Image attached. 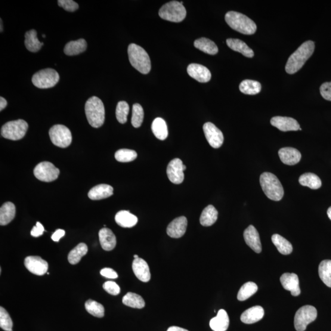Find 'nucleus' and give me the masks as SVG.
Instances as JSON below:
<instances>
[{
  "label": "nucleus",
  "instance_id": "obj_1",
  "mask_svg": "<svg viewBox=\"0 0 331 331\" xmlns=\"http://www.w3.org/2000/svg\"><path fill=\"white\" fill-rule=\"evenodd\" d=\"M314 42L307 41L303 43L288 60L285 67L286 73L293 74L298 72L314 54Z\"/></svg>",
  "mask_w": 331,
  "mask_h": 331
},
{
  "label": "nucleus",
  "instance_id": "obj_2",
  "mask_svg": "<svg viewBox=\"0 0 331 331\" xmlns=\"http://www.w3.org/2000/svg\"><path fill=\"white\" fill-rule=\"evenodd\" d=\"M225 20L231 29L244 35H253L257 29L254 21L240 12H228L225 15Z\"/></svg>",
  "mask_w": 331,
  "mask_h": 331
},
{
  "label": "nucleus",
  "instance_id": "obj_3",
  "mask_svg": "<svg viewBox=\"0 0 331 331\" xmlns=\"http://www.w3.org/2000/svg\"><path fill=\"white\" fill-rule=\"evenodd\" d=\"M85 112L89 124L98 128L104 124L105 109L103 101L97 97H92L86 102Z\"/></svg>",
  "mask_w": 331,
  "mask_h": 331
},
{
  "label": "nucleus",
  "instance_id": "obj_4",
  "mask_svg": "<svg viewBox=\"0 0 331 331\" xmlns=\"http://www.w3.org/2000/svg\"><path fill=\"white\" fill-rule=\"evenodd\" d=\"M259 181L262 191L269 200L278 201L283 198V188L276 175L270 172H264Z\"/></svg>",
  "mask_w": 331,
  "mask_h": 331
},
{
  "label": "nucleus",
  "instance_id": "obj_5",
  "mask_svg": "<svg viewBox=\"0 0 331 331\" xmlns=\"http://www.w3.org/2000/svg\"><path fill=\"white\" fill-rule=\"evenodd\" d=\"M129 62L142 74H147L151 70V61L147 52L136 44L129 45L128 48Z\"/></svg>",
  "mask_w": 331,
  "mask_h": 331
},
{
  "label": "nucleus",
  "instance_id": "obj_6",
  "mask_svg": "<svg viewBox=\"0 0 331 331\" xmlns=\"http://www.w3.org/2000/svg\"><path fill=\"white\" fill-rule=\"evenodd\" d=\"M186 15V9L183 4L177 1L167 3L159 11L161 18L172 23H181L185 19Z\"/></svg>",
  "mask_w": 331,
  "mask_h": 331
},
{
  "label": "nucleus",
  "instance_id": "obj_7",
  "mask_svg": "<svg viewBox=\"0 0 331 331\" xmlns=\"http://www.w3.org/2000/svg\"><path fill=\"white\" fill-rule=\"evenodd\" d=\"M29 128V125L24 120L19 119L9 122L3 125L1 135L9 140L18 141L23 139Z\"/></svg>",
  "mask_w": 331,
  "mask_h": 331
},
{
  "label": "nucleus",
  "instance_id": "obj_8",
  "mask_svg": "<svg viewBox=\"0 0 331 331\" xmlns=\"http://www.w3.org/2000/svg\"><path fill=\"white\" fill-rule=\"evenodd\" d=\"M59 79V74L56 71L52 68H47L34 74L32 82L37 88L49 89L54 87Z\"/></svg>",
  "mask_w": 331,
  "mask_h": 331
},
{
  "label": "nucleus",
  "instance_id": "obj_9",
  "mask_svg": "<svg viewBox=\"0 0 331 331\" xmlns=\"http://www.w3.org/2000/svg\"><path fill=\"white\" fill-rule=\"evenodd\" d=\"M317 317V311L314 306L305 305L299 308L295 317V329L297 331H304L309 324Z\"/></svg>",
  "mask_w": 331,
  "mask_h": 331
},
{
  "label": "nucleus",
  "instance_id": "obj_10",
  "mask_svg": "<svg viewBox=\"0 0 331 331\" xmlns=\"http://www.w3.org/2000/svg\"><path fill=\"white\" fill-rule=\"evenodd\" d=\"M49 133L52 143L57 147L66 148L72 142V135L66 126L55 125L52 126Z\"/></svg>",
  "mask_w": 331,
  "mask_h": 331
},
{
  "label": "nucleus",
  "instance_id": "obj_11",
  "mask_svg": "<svg viewBox=\"0 0 331 331\" xmlns=\"http://www.w3.org/2000/svg\"><path fill=\"white\" fill-rule=\"evenodd\" d=\"M36 178L42 182H51L56 180L60 170L51 162H44L37 165L33 171Z\"/></svg>",
  "mask_w": 331,
  "mask_h": 331
},
{
  "label": "nucleus",
  "instance_id": "obj_12",
  "mask_svg": "<svg viewBox=\"0 0 331 331\" xmlns=\"http://www.w3.org/2000/svg\"><path fill=\"white\" fill-rule=\"evenodd\" d=\"M186 168L181 160L175 159L171 161L166 171L169 181L173 184H182L184 180V172Z\"/></svg>",
  "mask_w": 331,
  "mask_h": 331
},
{
  "label": "nucleus",
  "instance_id": "obj_13",
  "mask_svg": "<svg viewBox=\"0 0 331 331\" xmlns=\"http://www.w3.org/2000/svg\"><path fill=\"white\" fill-rule=\"evenodd\" d=\"M203 131L210 146L214 148L220 147L224 142L223 133L211 122H207L203 126Z\"/></svg>",
  "mask_w": 331,
  "mask_h": 331
},
{
  "label": "nucleus",
  "instance_id": "obj_14",
  "mask_svg": "<svg viewBox=\"0 0 331 331\" xmlns=\"http://www.w3.org/2000/svg\"><path fill=\"white\" fill-rule=\"evenodd\" d=\"M24 264L32 274L45 275L48 270V263L39 256H30L25 259Z\"/></svg>",
  "mask_w": 331,
  "mask_h": 331
},
{
  "label": "nucleus",
  "instance_id": "obj_15",
  "mask_svg": "<svg viewBox=\"0 0 331 331\" xmlns=\"http://www.w3.org/2000/svg\"><path fill=\"white\" fill-rule=\"evenodd\" d=\"M187 224V219L185 216L176 218L168 226L167 234L172 238H180L183 236L186 232Z\"/></svg>",
  "mask_w": 331,
  "mask_h": 331
},
{
  "label": "nucleus",
  "instance_id": "obj_16",
  "mask_svg": "<svg viewBox=\"0 0 331 331\" xmlns=\"http://www.w3.org/2000/svg\"><path fill=\"white\" fill-rule=\"evenodd\" d=\"M271 123L281 131H298L300 125L297 120L291 117L277 116L271 120Z\"/></svg>",
  "mask_w": 331,
  "mask_h": 331
},
{
  "label": "nucleus",
  "instance_id": "obj_17",
  "mask_svg": "<svg viewBox=\"0 0 331 331\" xmlns=\"http://www.w3.org/2000/svg\"><path fill=\"white\" fill-rule=\"evenodd\" d=\"M187 73L199 82H208L211 79V73L208 68L200 64H190L187 68Z\"/></svg>",
  "mask_w": 331,
  "mask_h": 331
},
{
  "label": "nucleus",
  "instance_id": "obj_18",
  "mask_svg": "<svg viewBox=\"0 0 331 331\" xmlns=\"http://www.w3.org/2000/svg\"><path fill=\"white\" fill-rule=\"evenodd\" d=\"M244 237L246 242L253 251L259 253L261 252L262 246L259 235L256 229L253 225H250L244 231Z\"/></svg>",
  "mask_w": 331,
  "mask_h": 331
},
{
  "label": "nucleus",
  "instance_id": "obj_19",
  "mask_svg": "<svg viewBox=\"0 0 331 331\" xmlns=\"http://www.w3.org/2000/svg\"><path fill=\"white\" fill-rule=\"evenodd\" d=\"M280 282L284 289L290 291L293 296H298L301 293L298 275L294 273H284L280 277Z\"/></svg>",
  "mask_w": 331,
  "mask_h": 331
},
{
  "label": "nucleus",
  "instance_id": "obj_20",
  "mask_svg": "<svg viewBox=\"0 0 331 331\" xmlns=\"http://www.w3.org/2000/svg\"><path fill=\"white\" fill-rule=\"evenodd\" d=\"M132 268L136 277L139 280L143 282H148L150 280V269L144 259L140 258L135 259L133 262Z\"/></svg>",
  "mask_w": 331,
  "mask_h": 331
},
{
  "label": "nucleus",
  "instance_id": "obj_21",
  "mask_svg": "<svg viewBox=\"0 0 331 331\" xmlns=\"http://www.w3.org/2000/svg\"><path fill=\"white\" fill-rule=\"evenodd\" d=\"M278 156L283 163L293 166L298 164L301 159V154L295 148L284 147L278 151Z\"/></svg>",
  "mask_w": 331,
  "mask_h": 331
},
{
  "label": "nucleus",
  "instance_id": "obj_22",
  "mask_svg": "<svg viewBox=\"0 0 331 331\" xmlns=\"http://www.w3.org/2000/svg\"><path fill=\"white\" fill-rule=\"evenodd\" d=\"M264 315L263 308L259 305L247 309L241 315L240 320L246 324H253L260 321Z\"/></svg>",
  "mask_w": 331,
  "mask_h": 331
},
{
  "label": "nucleus",
  "instance_id": "obj_23",
  "mask_svg": "<svg viewBox=\"0 0 331 331\" xmlns=\"http://www.w3.org/2000/svg\"><path fill=\"white\" fill-rule=\"evenodd\" d=\"M99 238L102 248L106 251H111L115 248L117 240L115 234L112 230L104 228L99 232Z\"/></svg>",
  "mask_w": 331,
  "mask_h": 331
},
{
  "label": "nucleus",
  "instance_id": "obj_24",
  "mask_svg": "<svg viewBox=\"0 0 331 331\" xmlns=\"http://www.w3.org/2000/svg\"><path fill=\"white\" fill-rule=\"evenodd\" d=\"M230 325V319L227 312L221 309L216 317L210 321V326L213 331H226Z\"/></svg>",
  "mask_w": 331,
  "mask_h": 331
},
{
  "label": "nucleus",
  "instance_id": "obj_25",
  "mask_svg": "<svg viewBox=\"0 0 331 331\" xmlns=\"http://www.w3.org/2000/svg\"><path fill=\"white\" fill-rule=\"evenodd\" d=\"M114 188L109 185L100 184L89 191L88 196L92 200H101L113 195Z\"/></svg>",
  "mask_w": 331,
  "mask_h": 331
},
{
  "label": "nucleus",
  "instance_id": "obj_26",
  "mask_svg": "<svg viewBox=\"0 0 331 331\" xmlns=\"http://www.w3.org/2000/svg\"><path fill=\"white\" fill-rule=\"evenodd\" d=\"M116 222L122 228H132L137 224V216L132 214L128 210H121L115 216Z\"/></svg>",
  "mask_w": 331,
  "mask_h": 331
},
{
  "label": "nucleus",
  "instance_id": "obj_27",
  "mask_svg": "<svg viewBox=\"0 0 331 331\" xmlns=\"http://www.w3.org/2000/svg\"><path fill=\"white\" fill-rule=\"evenodd\" d=\"M227 44L232 50L239 52L246 57L252 58L254 56V52L252 49L250 48L246 42L239 39H228Z\"/></svg>",
  "mask_w": 331,
  "mask_h": 331
},
{
  "label": "nucleus",
  "instance_id": "obj_28",
  "mask_svg": "<svg viewBox=\"0 0 331 331\" xmlns=\"http://www.w3.org/2000/svg\"><path fill=\"white\" fill-rule=\"evenodd\" d=\"M15 206L13 203L7 202L3 204L0 209V225L2 226L7 225L15 216Z\"/></svg>",
  "mask_w": 331,
  "mask_h": 331
},
{
  "label": "nucleus",
  "instance_id": "obj_29",
  "mask_svg": "<svg viewBox=\"0 0 331 331\" xmlns=\"http://www.w3.org/2000/svg\"><path fill=\"white\" fill-rule=\"evenodd\" d=\"M87 45L84 39H79L77 41H70L65 46L64 52L68 56L79 55L86 51Z\"/></svg>",
  "mask_w": 331,
  "mask_h": 331
},
{
  "label": "nucleus",
  "instance_id": "obj_30",
  "mask_svg": "<svg viewBox=\"0 0 331 331\" xmlns=\"http://www.w3.org/2000/svg\"><path fill=\"white\" fill-rule=\"evenodd\" d=\"M218 211L214 206L209 205L203 210L200 216V223L204 227H210L214 224L218 218Z\"/></svg>",
  "mask_w": 331,
  "mask_h": 331
},
{
  "label": "nucleus",
  "instance_id": "obj_31",
  "mask_svg": "<svg viewBox=\"0 0 331 331\" xmlns=\"http://www.w3.org/2000/svg\"><path fill=\"white\" fill-rule=\"evenodd\" d=\"M194 47L209 55H215L218 53V49L214 42L209 39L201 38L194 42Z\"/></svg>",
  "mask_w": 331,
  "mask_h": 331
},
{
  "label": "nucleus",
  "instance_id": "obj_32",
  "mask_svg": "<svg viewBox=\"0 0 331 331\" xmlns=\"http://www.w3.org/2000/svg\"><path fill=\"white\" fill-rule=\"evenodd\" d=\"M151 130L156 137L160 140H165L168 137V126L165 120L160 117H158L153 120L151 125Z\"/></svg>",
  "mask_w": 331,
  "mask_h": 331
},
{
  "label": "nucleus",
  "instance_id": "obj_33",
  "mask_svg": "<svg viewBox=\"0 0 331 331\" xmlns=\"http://www.w3.org/2000/svg\"><path fill=\"white\" fill-rule=\"evenodd\" d=\"M26 40L25 45L27 50L32 52H38L44 45L42 42L39 41L37 37V32L35 30H31L26 33Z\"/></svg>",
  "mask_w": 331,
  "mask_h": 331
},
{
  "label": "nucleus",
  "instance_id": "obj_34",
  "mask_svg": "<svg viewBox=\"0 0 331 331\" xmlns=\"http://www.w3.org/2000/svg\"><path fill=\"white\" fill-rule=\"evenodd\" d=\"M272 241L281 254L287 255L293 252L292 244L289 240H287L285 238L281 236L280 235L274 234L272 236Z\"/></svg>",
  "mask_w": 331,
  "mask_h": 331
},
{
  "label": "nucleus",
  "instance_id": "obj_35",
  "mask_svg": "<svg viewBox=\"0 0 331 331\" xmlns=\"http://www.w3.org/2000/svg\"><path fill=\"white\" fill-rule=\"evenodd\" d=\"M299 182L302 186L307 187L312 190H317L322 185L320 178L310 172L301 175L299 179Z\"/></svg>",
  "mask_w": 331,
  "mask_h": 331
},
{
  "label": "nucleus",
  "instance_id": "obj_36",
  "mask_svg": "<svg viewBox=\"0 0 331 331\" xmlns=\"http://www.w3.org/2000/svg\"><path fill=\"white\" fill-rule=\"evenodd\" d=\"M87 246L84 243H80L68 254V261L70 264L73 265L79 263L80 259L87 253Z\"/></svg>",
  "mask_w": 331,
  "mask_h": 331
},
{
  "label": "nucleus",
  "instance_id": "obj_37",
  "mask_svg": "<svg viewBox=\"0 0 331 331\" xmlns=\"http://www.w3.org/2000/svg\"><path fill=\"white\" fill-rule=\"evenodd\" d=\"M240 91L246 95H255L261 92V83L256 80H244L239 85Z\"/></svg>",
  "mask_w": 331,
  "mask_h": 331
},
{
  "label": "nucleus",
  "instance_id": "obj_38",
  "mask_svg": "<svg viewBox=\"0 0 331 331\" xmlns=\"http://www.w3.org/2000/svg\"><path fill=\"white\" fill-rule=\"evenodd\" d=\"M123 304L132 308H142L145 303L143 298L137 294L129 292L122 299Z\"/></svg>",
  "mask_w": 331,
  "mask_h": 331
},
{
  "label": "nucleus",
  "instance_id": "obj_39",
  "mask_svg": "<svg viewBox=\"0 0 331 331\" xmlns=\"http://www.w3.org/2000/svg\"><path fill=\"white\" fill-rule=\"evenodd\" d=\"M318 274L323 282L326 286L331 288V260L326 259L320 262Z\"/></svg>",
  "mask_w": 331,
  "mask_h": 331
},
{
  "label": "nucleus",
  "instance_id": "obj_40",
  "mask_svg": "<svg viewBox=\"0 0 331 331\" xmlns=\"http://www.w3.org/2000/svg\"><path fill=\"white\" fill-rule=\"evenodd\" d=\"M258 286L254 282L249 281L244 284L238 292L237 299L240 301H246L257 292Z\"/></svg>",
  "mask_w": 331,
  "mask_h": 331
},
{
  "label": "nucleus",
  "instance_id": "obj_41",
  "mask_svg": "<svg viewBox=\"0 0 331 331\" xmlns=\"http://www.w3.org/2000/svg\"><path fill=\"white\" fill-rule=\"evenodd\" d=\"M85 307L86 311L93 316L102 318L104 315V308L103 305L94 300L89 299L85 302Z\"/></svg>",
  "mask_w": 331,
  "mask_h": 331
},
{
  "label": "nucleus",
  "instance_id": "obj_42",
  "mask_svg": "<svg viewBox=\"0 0 331 331\" xmlns=\"http://www.w3.org/2000/svg\"><path fill=\"white\" fill-rule=\"evenodd\" d=\"M144 110L140 104L136 103L133 105L132 110V125L135 128H139L142 125L144 120Z\"/></svg>",
  "mask_w": 331,
  "mask_h": 331
},
{
  "label": "nucleus",
  "instance_id": "obj_43",
  "mask_svg": "<svg viewBox=\"0 0 331 331\" xmlns=\"http://www.w3.org/2000/svg\"><path fill=\"white\" fill-rule=\"evenodd\" d=\"M137 156L138 154L135 150L126 149V148L117 150L115 153L116 160L122 163L133 162L137 158Z\"/></svg>",
  "mask_w": 331,
  "mask_h": 331
},
{
  "label": "nucleus",
  "instance_id": "obj_44",
  "mask_svg": "<svg viewBox=\"0 0 331 331\" xmlns=\"http://www.w3.org/2000/svg\"><path fill=\"white\" fill-rule=\"evenodd\" d=\"M129 105L125 101H120L117 104L116 108V117L119 122L124 124L127 122V117L129 114Z\"/></svg>",
  "mask_w": 331,
  "mask_h": 331
},
{
  "label": "nucleus",
  "instance_id": "obj_45",
  "mask_svg": "<svg viewBox=\"0 0 331 331\" xmlns=\"http://www.w3.org/2000/svg\"><path fill=\"white\" fill-rule=\"evenodd\" d=\"M12 326L13 323L10 315L4 308L0 307V327L4 330L12 331Z\"/></svg>",
  "mask_w": 331,
  "mask_h": 331
},
{
  "label": "nucleus",
  "instance_id": "obj_46",
  "mask_svg": "<svg viewBox=\"0 0 331 331\" xmlns=\"http://www.w3.org/2000/svg\"><path fill=\"white\" fill-rule=\"evenodd\" d=\"M103 289L110 295H118L120 293V288L116 282L113 281H107L103 285Z\"/></svg>",
  "mask_w": 331,
  "mask_h": 331
},
{
  "label": "nucleus",
  "instance_id": "obj_47",
  "mask_svg": "<svg viewBox=\"0 0 331 331\" xmlns=\"http://www.w3.org/2000/svg\"><path fill=\"white\" fill-rule=\"evenodd\" d=\"M58 4L68 12H74L79 8L78 4L73 0H58Z\"/></svg>",
  "mask_w": 331,
  "mask_h": 331
},
{
  "label": "nucleus",
  "instance_id": "obj_48",
  "mask_svg": "<svg viewBox=\"0 0 331 331\" xmlns=\"http://www.w3.org/2000/svg\"><path fill=\"white\" fill-rule=\"evenodd\" d=\"M320 94L326 100L331 101V82H325L321 85Z\"/></svg>",
  "mask_w": 331,
  "mask_h": 331
},
{
  "label": "nucleus",
  "instance_id": "obj_49",
  "mask_svg": "<svg viewBox=\"0 0 331 331\" xmlns=\"http://www.w3.org/2000/svg\"><path fill=\"white\" fill-rule=\"evenodd\" d=\"M100 274L102 276L111 278V279H115V278L118 277V274H117V272L111 268H104L101 269Z\"/></svg>",
  "mask_w": 331,
  "mask_h": 331
},
{
  "label": "nucleus",
  "instance_id": "obj_50",
  "mask_svg": "<svg viewBox=\"0 0 331 331\" xmlns=\"http://www.w3.org/2000/svg\"><path fill=\"white\" fill-rule=\"evenodd\" d=\"M45 228L41 223L37 222L35 227H34L31 231V235L33 237H38L42 236L44 233Z\"/></svg>",
  "mask_w": 331,
  "mask_h": 331
},
{
  "label": "nucleus",
  "instance_id": "obj_51",
  "mask_svg": "<svg viewBox=\"0 0 331 331\" xmlns=\"http://www.w3.org/2000/svg\"><path fill=\"white\" fill-rule=\"evenodd\" d=\"M64 235H65V231L63 230H57L55 233L52 234L51 237L52 239L54 241V242H58L60 240L61 237H63Z\"/></svg>",
  "mask_w": 331,
  "mask_h": 331
},
{
  "label": "nucleus",
  "instance_id": "obj_52",
  "mask_svg": "<svg viewBox=\"0 0 331 331\" xmlns=\"http://www.w3.org/2000/svg\"><path fill=\"white\" fill-rule=\"evenodd\" d=\"M7 101L2 97H0V111H2L7 106Z\"/></svg>",
  "mask_w": 331,
  "mask_h": 331
},
{
  "label": "nucleus",
  "instance_id": "obj_53",
  "mask_svg": "<svg viewBox=\"0 0 331 331\" xmlns=\"http://www.w3.org/2000/svg\"><path fill=\"white\" fill-rule=\"evenodd\" d=\"M167 331H189L187 329L182 328V327L178 326H171L169 327Z\"/></svg>",
  "mask_w": 331,
  "mask_h": 331
},
{
  "label": "nucleus",
  "instance_id": "obj_54",
  "mask_svg": "<svg viewBox=\"0 0 331 331\" xmlns=\"http://www.w3.org/2000/svg\"><path fill=\"white\" fill-rule=\"evenodd\" d=\"M327 216H328V217L331 220V207H329L328 209H327Z\"/></svg>",
  "mask_w": 331,
  "mask_h": 331
},
{
  "label": "nucleus",
  "instance_id": "obj_55",
  "mask_svg": "<svg viewBox=\"0 0 331 331\" xmlns=\"http://www.w3.org/2000/svg\"><path fill=\"white\" fill-rule=\"evenodd\" d=\"M0 21H1V23H0L1 24V28H0V29H1V32H3V26H2L3 21H2V18L1 19H0Z\"/></svg>",
  "mask_w": 331,
  "mask_h": 331
},
{
  "label": "nucleus",
  "instance_id": "obj_56",
  "mask_svg": "<svg viewBox=\"0 0 331 331\" xmlns=\"http://www.w3.org/2000/svg\"><path fill=\"white\" fill-rule=\"evenodd\" d=\"M134 258H135V259H137V258H139V256L137 255H134Z\"/></svg>",
  "mask_w": 331,
  "mask_h": 331
},
{
  "label": "nucleus",
  "instance_id": "obj_57",
  "mask_svg": "<svg viewBox=\"0 0 331 331\" xmlns=\"http://www.w3.org/2000/svg\"><path fill=\"white\" fill-rule=\"evenodd\" d=\"M46 36L45 35H43V38H45Z\"/></svg>",
  "mask_w": 331,
  "mask_h": 331
}]
</instances>
